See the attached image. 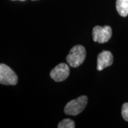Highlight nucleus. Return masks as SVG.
<instances>
[{"mask_svg":"<svg viewBox=\"0 0 128 128\" xmlns=\"http://www.w3.org/2000/svg\"><path fill=\"white\" fill-rule=\"evenodd\" d=\"M86 56V51L81 44L74 46L66 57V61L70 66L76 68L83 63Z\"/></svg>","mask_w":128,"mask_h":128,"instance_id":"f257e3e1","label":"nucleus"},{"mask_svg":"<svg viewBox=\"0 0 128 128\" xmlns=\"http://www.w3.org/2000/svg\"><path fill=\"white\" fill-rule=\"evenodd\" d=\"M88 98L86 96H81L69 102L64 108L66 114L76 116L80 114L87 106Z\"/></svg>","mask_w":128,"mask_h":128,"instance_id":"f03ea898","label":"nucleus"},{"mask_svg":"<svg viewBox=\"0 0 128 128\" xmlns=\"http://www.w3.org/2000/svg\"><path fill=\"white\" fill-rule=\"evenodd\" d=\"M18 78L12 69L4 64L0 65V83L3 85L17 84Z\"/></svg>","mask_w":128,"mask_h":128,"instance_id":"7ed1b4c3","label":"nucleus"},{"mask_svg":"<svg viewBox=\"0 0 128 128\" xmlns=\"http://www.w3.org/2000/svg\"><path fill=\"white\" fill-rule=\"evenodd\" d=\"M92 34L94 42L99 44H104L108 42L111 38L112 30L109 26L104 27L96 26L92 29Z\"/></svg>","mask_w":128,"mask_h":128,"instance_id":"20e7f679","label":"nucleus"},{"mask_svg":"<svg viewBox=\"0 0 128 128\" xmlns=\"http://www.w3.org/2000/svg\"><path fill=\"white\" fill-rule=\"evenodd\" d=\"M70 75V68L67 64H58L51 71L50 76L56 82H61L65 80Z\"/></svg>","mask_w":128,"mask_h":128,"instance_id":"39448f33","label":"nucleus"},{"mask_svg":"<svg viewBox=\"0 0 128 128\" xmlns=\"http://www.w3.org/2000/svg\"><path fill=\"white\" fill-rule=\"evenodd\" d=\"M113 62V56L112 53L108 50L102 51L97 56V70L102 71L106 67L112 65Z\"/></svg>","mask_w":128,"mask_h":128,"instance_id":"423d86ee","label":"nucleus"},{"mask_svg":"<svg viewBox=\"0 0 128 128\" xmlns=\"http://www.w3.org/2000/svg\"><path fill=\"white\" fill-rule=\"evenodd\" d=\"M116 10L122 17L128 15V0H116Z\"/></svg>","mask_w":128,"mask_h":128,"instance_id":"0eeeda50","label":"nucleus"},{"mask_svg":"<svg viewBox=\"0 0 128 128\" xmlns=\"http://www.w3.org/2000/svg\"><path fill=\"white\" fill-rule=\"evenodd\" d=\"M75 123L72 120L70 119H65L59 123L58 128H74Z\"/></svg>","mask_w":128,"mask_h":128,"instance_id":"6e6552de","label":"nucleus"},{"mask_svg":"<svg viewBox=\"0 0 128 128\" xmlns=\"http://www.w3.org/2000/svg\"><path fill=\"white\" fill-rule=\"evenodd\" d=\"M122 115L126 121L128 122V103H124L122 108Z\"/></svg>","mask_w":128,"mask_h":128,"instance_id":"1a4fd4ad","label":"nucleus"},{"mask_svg":"<svg viewBox=\"0 0 128 128\" xmlns=\"http://www.w3.org/2000/svg\"><path fill=\"white\" fill-rule=\"evenodd\" d=\"M12 1H15V0H12ZM20 1H25V0H20Z\"/></svg>","mask_w":128,"mask_h":128,"instance_id":"9d476101","label":"nucleus"},{"mask_svg":"<svg viewBox=\"0 0 128 128\" xmlns=\"http://www.w3.org/2000/svg\"><path fill=\"white\" fill-rule=\"evenodd\" d=\"M32 1H35V0H32Z\"/></svg>","mask_w":128,"mask_h":128,"instance_id":"9b49d317","label":"nucleus"}]
</instances>
